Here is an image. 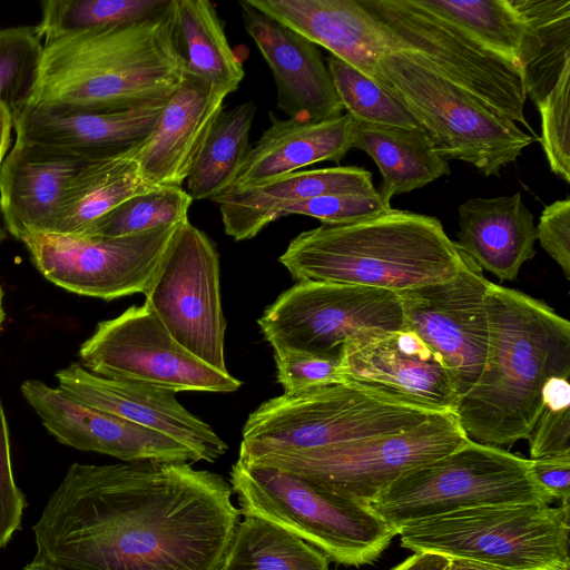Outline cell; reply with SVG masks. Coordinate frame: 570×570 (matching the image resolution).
Returning <instances> with one entry per match:
<instances>
[{
    "instance_id": "6da1fadb",
    "label": "cell",
    "mask_w": 570,
    "mask_h": 570,
    "mask_svg": "<svg viewBox=\"0 0 570 570\" xmlns=\"http://www.w3.org/2000/svg\"><path fill=\"white\" fill-rule=\"evenodd\" d=\"M226 480L184 462L72 463L32 527L65 570H220L239 523Z\"/></svg>"
},
{
    "instance_id": "7a4b0ae2",
    "label": "cell",
    "mask_w": 570,
    "mask_h": 570,
    "mask_svg": "<svg viewBox=\"0 0 570 570\" xmlns=\"http://www.w3.org/2000/svg\"><path fill=\"white\" fill-rule=\"evenodd\" d=\"M185 77L176 0L138 22L43 45L27 107L79 111L137 108L171 97Z\"/></svg>"
},
{
    "instance_id": "3957f363",
    "label": "cell",
    "mask_w": 570,
    "mask_h": 570,
    "mask_svg": "<svg viewBox=\"0 0 570 570\" xmlns=\"http://www.w3.org/2000/svg\"><path fill=\"white\" fill-rule=\"evenodd\" d=\"M481 373L455 406L468 438L491 446L527 439L553 375L570 376V323L544 302L491 283Z\"/></svg>"
},
{
    "instance_id": "277c9868",
    "label": "cell",
    "mask_w": 570,
    "mask_h": 570,
    "mask_svg": "<svg viewBox=\"0 0 570 570\" xmlns=\"http://www.w3.org/2000/svg\"><path fill=\"white\" fill-rule=\"evenodd\" d=\"M463 257L436 217L391 207L348 224L304 230L278 261L296 282L400 293L452 278Z\"/></svg>"
},
{
    "instance_id": "5b68a950",
    "label": "cell",
    "mask_w": 570,
    "mask_h": 570,
    "mask_svg": "<svg viewBox=\"0 0 570 570\" xmlns=\"http://www.w3.org/2000/svg\"><path fill=\"white\" fill-rule=\"evenodd\" d=\"M436 413L352 382L283 393L248 415L238 460L400 433Z\"/></svg>"
},
{
    "instance_id": "8992f818",
    "label": "cell",
    "mask_w": 570,
    "mask_h": 570,
    "mask_svg": "<svg viewBox=\"0 0 570 570\" xmlns=\"http://www.w3.org/2000/svg\"><path fill=\"white\" fill-rule=\"evenodd\" d=\"M229 481L240 514L274 523L338 564H371L396 535L367 503L275 466L237 460Z\"/></svg>"
},
{
    "instance_id": "52a82bcc",
    "label": "cell",
    "mask_w": 570,
    "mask_h": 570,
    "mask_svg": "<svg viewBox=\"0 0 570 570\" xmlns=\"http://www.w3.org/2000/svg\"><path fill=\"white\" fill-rule=\"evenodd\" d=\"M552 502L534 478L530 459L469 439L406 472L368 505L397 535L410 524L466 509Z\"/></svg>"
},
{
    "instance_id": "ba28073f",
    "label": "cell",
    "mask_w": 570,
    "mask_h": 570,
    "mask_svg": "<svg viewBox=\"0 0 570 570\" xmlns=\"http://www.w3.org/2000/svg\"><path fill=\"white\" fill-rule=\"evenodd\" d=\"M375 80L405 105L439 156L468 163L485 177L500 176L533 141L515 122L413 55L383 56L375 67Z\"/></svg>"
},
{
    "instance_id": "9c48e42d",
    "label": "cell",
    "mask_w": 570,
    "mask_h": 570,
    "mask_svg": "<svg viewBox=\"0 0 570 570\" xmlns=\"http://www.w3.org/2000/svg\"><path fill=\"white\" fill-rule=\"evenodd\" d=\"M570 505L502 504L423 520L399 532L413 553L464 559L501 570L570 567Z\"/></svg>"
},
{
    "instance_id": "30bf717a",
    "label": "cell",
    "mask_w": 570,
    "mask_h": 570,
    "mask_svg": "<svg viewBox=\"0 0 570 570\" xmlns=\"http://www.w3.org/2000/svg\"><path fill=\"white\" fill-rule=\"evenodd\" d=\"M468 440L455 412L445 411L400 433L238 461L275 466L368 504L406 472L446 455Z\"/></svg>"
},
{
    "instance_id": "8fae6325",
    "label": "cell",
    "mask_w": 570,
    "mask_h": 570,
    "mask_svg": "<svg viewBox=\"0 0 570 570\" xmlns=\"http://www.w3.org/2000/svg\"><path fill=\"white\" fill-rule=\"evenodd\" d=\"M404 47L433 71L497 114L525 126L522 70L490 52L414 0H360Z\"/></svg>"
},
{
    "instance_id": "7c38bea8",
    "label": "cell",
    "mask_w": 570,
    "mask_h": 570,
    "mask_svg": "<svg viewBox=\"0 0 570 570\" xmlns=\"http://www.w3.org/2000/svg\"><path fill=\"white\" fill-rule=\"evenodd\" d=\"M274 351L294 348L340 356L352 337L404 327L397 293L322 281H299L257 320Z\"/></svg>"
},
{
    "instance_id": "4fadbf2b",
    "label": "cell",
    "mask_w": 570,
    "mask_h": 570,
    "mask_svg": "<svg viewBox=\"0 0 570 570\" xmlns=\"http://www.w3.org/2000/svg\"><path fill=\"white\" fill-rule=\"evenodd\" d=\"M81 365L106 379L168 390L229 393L242 382L194 356L177 343L144 303L97 324L79 348Z\"/></svg>"
},
{
    "instance_id": "5bb4252c",
    "label": "cell",
    "mask_w": 570,
    "mask_h": 570,
    "mask_svg": "<svg viewBox=\"0 0 570 570\" xmlns=\"http://www.w3.org/2000/svg\"><path fill=\"white\" fill-rule=\"evenodd\" d=\"M144 294L145 303L177 343L209 366L228 373L219 255L203 230L189 220L179 226Z\"/></svg>"
},
{
    "instance_id": "9a60e30c",
    "label": "cell",
    "mask_w": 570,
    "mask_h": 570,
    "mask_svg": "<svg viewBox=\"0 0 570 570\" xmlns=\"http://www.w3.org/2000/svg\"><path fill=\"white\" fill-rule=\"evenodd\" d=\"M181 224L122 237L39 233L22 243L49 282L111 301L147 291Z\"/></svg>"
},
{
    "instance_id": "2e32d148",
    "label": "cell",
    "mask_w": 570,
    "mask_h": 570,
    "mask_svg": "<svg viewBox=\"0 0 570 570\" xmlns=\"http://www.w3.org/2000/svg\"><path fill=\"white\" fill-rule=\"evenodd\" d=\"M490 284L482 269L464 254L452 278L397 293L404 326L441 356L459 399L475 383L484 364L489 341L485 298Z\"/></svg>"
},
{
    "instance_id": "e0dca14e",
    "label": "cell",
    "mask_w": 570,
    "mask_h": 570,
    "mask_svg": "<svg viewBox=\"0 0 570 570\" xmlns=\"http://www.w3.org/2000/svg\"><path fill=\"white\" fill-rule=\"evenodd\" d=\"M342 382H352L436 411L459 400L441 356L410 327L350 338L340 355Z\"/></svg>"
},
{
    "instance_id": "ac0fdd59",
    "label": "cell",
    "mask_w": 570,
    "mask_h": 570,
    "mask_svg": "<svg viewBox=\"0 0 570 570\" xmlns=\"http://www.w3.org/2000/svg\"><path fill=\"white\" fill-rule=\"evenodd\" d=\"M20 390L47 431L65 445L124 462L199 461L173 439L86 405L42 381L27 380Z\"/></svg>"
},
{
    "instance_id": "d6986e66",
    "label": "cell",
    "mask_w": 570,
    "mask_h": 570,
    "mask_svg": "<svg viewBox=\"0 0 570 570\" xmlns=\"http://www.w3.org/2000/svg\"><path fill=\"white\" fill-rule=\"evenodd\" d=\"M56 379L58 387L72 399L164 434L188 448L199 461L215 462L228 450L213 428L185 409L171 391L101 377L80 363L59 370Z\"/></svg>"
},
{
    "instance_id": "ffe728a7",
    "label": "cell",
    "mask_w": 570,
    "mask_h": 570,
    "mask_svg": "<svg viewBox=\"0 0 570 570\" xmlns=\"http://www.w3.org/2000/svg\"><path fill=\"white\" fill-rule=\"evenodd\" d=\"M242 20L268 65L276 85L277 107L288 118L318 122L343 115L318 46L293 29L238 2Z\"/></svg>"
},
{
    "instance_id": "44dd1931",
    "label": "cell",
    "mask_w": 570,
    "mask_h": 570,
    "mask_svg": "<svg viewBox=\"0 0 570 570\" xmlns=\"http://www.w3.org/2000/svg\"><path fill=\"white\" fill-rule=\"evenodd\" d=\"M246 1L372 79L383 56L404 50L390 29L360 0Z\"/></svg>"
},
{
    "instance_id": "7402d4cb",
    "label": "cell",
    "mask_w": 570,
    "mask_h": 570,
    "mask_svg": "<svg viewBox=\"0 0 570 570\" xmlns=\"http://www.w3.org/2000/svg\"><path fill=\"white\" fill-rule=\"evenodd\" d=\"M229 94L224 88L185 75L151 134L138 146L136 160L148 185L181 187Z\"/></svg>"
},
{
    "instance_id": "603a6c76",
    "label": "cell",
    "mask_w": 570,
    "mask_h": 570,
    "mask_svg": "<svg viewBox=\"0 0 570 570\" xmlns=\"http://www.w3.org/2000/svg\"><path fill=\"white\" fill-rule=\"evenodd\" d=\"M167 100L114 111L26 107L13 119V131L18 139L96 160L141 144Z\"/></svg>"
},
{
    "instance_id": "cb8c5ba5",
    "label": "cell",
    "mask_w": 570,
    "mask_h": 570,
    "mask_svg": "<svg viewBox=\"0 0 570 570\" xmlns=\"http://www.w3.org/2000/svg\"><path fill=\"white\" fill-rule=\"evenodd\" d=\"M90 160L16 138L0 167V212L6 230L22 242L51 233L65 191Z\"/></svg>"
},
{
    "instance_id": "d4e9b609",
    "label": "cell",
    "mask_w": 570,
    "mask_h": 570,
    "mask_svg": "<svg viewBox=\"0 0 570 570\" xmlns=\"http://www.w3.org/2000/svg\"><path fill=\"white\" fill-rule=\"evenodd\" d=\"M327 195L375 196L372 174L357 166L297 170L259 186L225 191L213 199L225 233L233 239L255 237L295 203Z\"/></svg>"
},
{
    "instance_id": "484cf974",
    "label": "cell",
    "mask_w": 570,
    "mask_h": 570,
    "mask_svg": "<svg viewBox=\"0 0 570 570\" xmlns=\"http://www.w3.org/2000/svg\"><path fill=\"white\" fill-rule=\"evenodd\" d=\"M268 115V128L249 147L225 191L259 186L316 163H340L353 148L356 120L347 114L318 122Z\"/></svg>"
},
{
    "instance_id": "4316f807",
    "label": "cell",
    "mask_w": 570,
    "mask_h": 570,
    "mask_svg": "<svg viewBox=\"0 0 570 570\" xmlns=\"http://www.w3.org/2000/svg\"><path fill=\"white\" fill-rule=\"evenodd\" d=\"M458 213L456 247L501 282L513 281L535 255L533 214L521 193L470 198Z\"/></svg>"
},
{
    "instance_id": "83f0119b",
    "label": "cell",
    "mask_w": 570,
    "mask_h": 570,
    "mask_svg": "<svg viewBox=\"0 0 570 570\" xmlns=\"http://www.w3.org/2000/svg\"><path fill=\"white\" fill-rule=\"evenodd\" d=\"M353 148L365 151L381 173L376 189L381 199H391L422 188L451 173L449 161L439 156L422 130L356 121Z\"/></svg>"
},
{
    "instance_id": "f1b7e54d",
    "label": "cell",
    "mask_w": 570,
    "mask_h": 570,
    "mask_svg": "<svg viewBox=\"0 0 570 570\" xmlns=\"http://www.w3.org/2000/svg\"><path fill=\"white\" fill-rule=\"evenodd\" d=\"M139 145L88 161L69 183L51 233L80 234L127 198L157 188L140 175L136 160Z\"/></svg>"
},
{
    "instance_id": "f546056e",
    "label": "cell",
    "mask_w": 570,
    "mask_h": 570,
    "mask_svg": "<svg viewBox=\"0 0 570 570\" xmlns=\"http://www.w3.org/2000/svg\"><path fill=\"white\" fill-rule=\"evenodd\" d=\"M414 1L521 70L528 62L534 43V30L513 0Z\"/></svg>"
},
{
    "instance_id": "4dcf8cb0",
    "label": "cell",
    "mask_w": 570,
    "mask_h": 570,
    "mask_svg": "<svg viewBox=\"0 0 570 570\" xmlns=\"http://www.w3.org/2000/svg\"><path fill=\"white\" fill-rule=\"evenodd\" d=\"M176 10L185 75L236 91L245 71L215 6L207 0H176Z\"/></svg>"
},
{
    "instance_id": "1f68e13d",
    "label": "cell",
    "mask_w": 570,
    "mask_h": 570,
    "mask_svg": "<svg viewBox=\"0 0 570 570\" xmlns=\"http://www.w3.org/2000/svg\"><path fill=\"white\" fill-rule=\"evenodd\" d=\"M256 109L249 100L222 110L186 179L193 200H213L228 188L250 147Z\"/></svg>"
},
{
    "instance_id": "d6a6232c",
    "label": "cell",
    "mask_w": 570,
    "mask_h": 570,
    "mask_svg": "<svg viewBox=\"0 0 570 570\" xmlns=\"http://www.w3.org/2000/svg\"><path fill=\"white\" fill-rule=\"evenodd\" d=\"M220 570H330L328 559L264 519L239 521Z\"/></svg>"
},
{
    "instance_id": "836d02e7",
    "label": "cell",
    "mask_w": 570,
    "mask_h": 570,
    "mask_svg": "<svg viewBox=\"0 0 570 570\" xmlns=\"http://www.w3.org/2000/svg\"><path fill=\"white\" fill-rule=\"evenodd\" d=\"M530 21L538 45L523 68L527 98L539 105L570 65V0H513Z\"/></svg>"
},
{
    "instance_id": "e575fe53",
    "label": "cell",
    "mask_w": 570,
    "mask_h": 570,
    "mask_svg": "<svg viewBox=\"0 0 570 570\" xmlns=\"http://www.w3.org/2000/svg\"><path fill=\"white\" fill-rule=\"evenodd\" d=\"M169 0H45L36 27L43 45L94 29L141 21Z\"/></svg>"
},
{
    "instance_id": "d590c367",
    "label": "cell",
    "mask_w": 570,
    "mask_h": 570,
    "mask_svg": "<svg viewBox=\"0 0 570 570\" xmlns=\"http://www.w3.org/2000/svg\"><path fill=\"white\" fill-rule=\"evenodd\" d=\"M191 204L183 187L153 188L127 198L76 235L122 237L181 224Z\"/></svg>"
},
{
    "instance_id": "8d00e7d4",
    "label": "cell",
    "mask_w": 570,
    "mask_h": 570,
    "mask_svg": "<svg viewBox=\"0 0 570 570\" xmlns=\"http://www.w3.org/2000/svg\"><path fill=\"white\" fill-rule=\"evenodd\" d=\"M326 61L343 109L354 120L422 130L405 105L377 80L368 78L350 63L332 55Z\"/></svg>"
},
{
    "instance_id": "74e56055",
    "label": "cell",
    "mask_w": 570,
    "mask_h": 570,
    "mask_svg": "<svg viewBox=\"0 0 570 570\" xmlns=\"http://www.w3.org/2000/svg\"><path fill=\"white\" fill-rule=\"evenodd\" d=\"M42 52L43 42L35 26L0 29V102L13 119L30 101Z\"/></svg>"
},
{
    "instance_id": "f35d334b",
    "label": "cell",
    "mask_w": 570,
    "mask_h": 570,
    "mask_svg": "<svg viewBox=\"0 0 570 570\" xmlns=\"http://www.w3.org/2000/svg\"><path fill=\"white\" fill-rule=\"evenodd\" d=\"M569 379L553 375L543 386L541 409L527 436L531 460L570 453Z\"/></svg>"
},
{
    "instance_id": "ab89813d",
    "label": "cell",
    "mask_w": 570,
    "mask_h": 570,
    "mask_svg": "<svg viewBox=\"0 0 570 570\" xmlns=\"http://www.w3.org/2000/svg\"><path fill=\"white\" fill-rule=\"evenodd\" d=\"M570 65L556 85L537 105L541 118L543 151L553 174L570 183Z\"/></svg>"
},
{
    "instance_id": "60d3db41",
    "label": "cell",
    "mask_w": 570,
    "mask_h": 570,
    "mask_svg": "<svg viewBox=\"0 0 570 570\" xmlns=\"http://www.w3.org/2000/svg\"><path fill=\"white\" fill-rule=\"evenodd\" d=\"M277 382L285 394H294L342 382L340 356L315 354L303 350L274 351Z\"/></svg>"
},
{
    "instance_id": "b9f144b4",
    "label": "cell",
    "mask_w": 570,
    "mask_h": 570,
    "mask_svg": "<svg viewBox=\"0 0 570 570\" xmlns=\"http://www.w3.org/2000/svg\"><path fill=\"white\" fill-rule=\"evenodd\" d=\"M379 195H327L305 199L287 206L279 218L304 215L318 219L322 225H343L356 222L390 209Z\"/></svg>"
},
{
    "instance_id": "7bdbcfd3",
    "label": "cell",
    "mask_w": 570,
    "mask_h": 570,
    "mask_svg": "<svg viewBox=\"0 0 570 570\" xmlns=\"http://www.w3.org/2000/svg\"><path fill=\"white\" fill-rule=\"evenodd\" d=\"M26 505L12 473L9 428L0 397V550L20 529Z\"/></svg>"
},
{
    "instance_id": "ee69618b",
    "label": "cell",
    "mask_w": 570,
    "mask_h": 570,
    "mask_svg": "<svg viewBox=\"0 0 570 570\" xmlns=\"http://www.w3.org/2000/svg\"><path fill=\"white\" fill-rule=\"evenodd\" d=\"M537 240L570 279V199L556 200L547 205L535 226Z\"/></svg>"
},
{
    "instance_id": "f6af8a7d",
    "label": "cell",
    "mask_w": 570,
    "mask_h": 570,
    "mask_svg": "<svg viewBox=\"0 0 570 570\" xmlns=\"http://www.w3.org/2000/svg\"><path fill=\"white\" fill-rule=\"evenodd\" d=\"M539 484L561 505H570V453L530 459Z\"/></svg>"
},
{
    "instance_id": "bcb514c9",
    "label": "cell",
    "mask_w": 570,
    "mask_h": 570,
    "mask_svg": "<svg viewBox=\"0 0 570 570\" xmlns=\"http://www.w3.org/2000/svg\"><path fill=\"white\" fill-rule=\"evenodd\" d=\"M450 559L432 553H412L389 570H446Z\"/></svg>"
},
{
    "instance_id": "7dc6e473",
    "label": "cell",
    "mask_w": 570,
    "mask_h": 570,
    "mask_svg": "<svg viewBox=\"0 0 570 570\" xmlns=\"http://www.w3.org/2000/svg\"><path fill=\"white\" fill-rule=\"evenodd\" d=\"M12 130L13 117L9 109L0 102V167L10 150Z\"/></svg>"
},
{
    "instance_id": "c3c4849f",
    "label": "cell",
    "mask_w": 570,
    "mask_h": 570,
    "mask_svg": "<svg viewBox=\"0 0 570 570\" xmlns=\"http://www.w3.org/2000/svg\"><path fill=\"white\" fill-rule=\"evenodd\" d=\"M448 570H501L494 567L464 559H450Z\"/></svg>"
},
{
    "instance_id": "681fc988",
    "label": "cell",
    "mask_w": 570,
    "mask_h": 570,
    "mask_svg": "<svg viewBox=\"0 0 570 570\" xmlns=\"http://www.w3.org/2000/svg\"><path fill=\"white\" fill-rule=\"evenodd\" d=\"M23 570H65L60 569L43 562H39L36 560H32L30 563H28Z\"/></svg>"
},
{
    "instance_id": "f907efd6",
    "label": "cell",
    "mask_w": 570,
    "mask_h": 570,
    "mask_svg": "<svg viewBox=\"0 0 570 570\" xmlns=\"http://www.w3.org/2000/svg\"><path fill=\"white\" fill-rule=\"evenodd\" d=\"M3 289H2V286L0 285V332H1V328H2V323L4 321V309H3Z\"/></svg>"
},
{
    "instance_id": "816d5d0a",
    "label": "cell",
    "mask_w": 570,
    "mask_h": 570,
    "mask_svg": "<svg viewBox=\"0 0 570 570\" xmlns=\"http://www.w3.org/2000/svg\"><path fill=\"white\" fill-rule=\"evenodd\" d=\"M7 238V230L2 227H0V245L6 240Z\"/></svg>"
},
{
    "instance_id": "f5cc1de1",
    "label": "cell",
    "mask_w": 570,
    "mask_h": 570,
    "mask_svg": "<svg viewBox=\"0 0 570 570\" xmlns=\"http://www.w3.org/2000/svg\"><path fill=\"white\" fill-rule=\"evenodd\" d=\"M563 570H570V567H568V568H566V569H563Z\"/></svg>"
},
{
    "instance_id": "db71d44e",
    "label": "cell",
    "mask_w": 570,
    "mask_h": 570,
    "mask_svg": "<svg viewBox=\"0 0 570 570\" xmlns=\"http://www.w3.org/2000/svg\"><path fill=\"white\" fill-rule=\"evenodd\" d=\"M448 570V569H446Z\"/></svg>"
}]
</instances>
